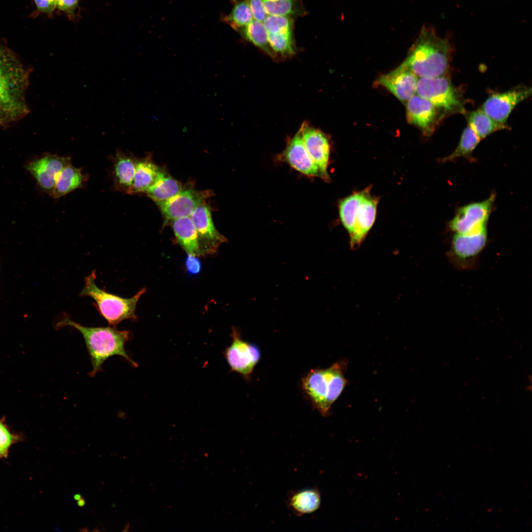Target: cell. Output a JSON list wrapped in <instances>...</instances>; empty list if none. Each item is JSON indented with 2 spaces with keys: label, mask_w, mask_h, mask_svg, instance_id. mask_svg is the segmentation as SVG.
<instances>
[{
  "label": "cell",
  "mask_w": 532,
  "mask_h": 532,
  "mask_svg": "<svg viewBox=\"0 0 532 532\" xmlns=\"http://www.w3.org/2000/svg\"><path fill=\"white\" fill-rule=\"evenodd\" d=\"M29 70L15 54L0 44V127L8 126L30 112L26 100Z\"/></svg>",
  "instance_id": "obj_1"
},
{
  "label": "cell",
  "mask_w": 532,
  "mask_h": 532,
  "mask_svg": "<svg viewBox=\"0 0 532 532\" xmlns=\"http://www.w3.org/2000/svg\"><path fill=\"white\" fill-rule=\"evenodd\" d=\"M70 327L77 330L83 336L90 356L92 366L89 373L94 377L102 370L104 362L113 356L123 357L134 367L137 364L129 356L125 349V344L131 338V332L119 330L115 327H89L78 324L64 314L57 324V327Z\"/></svg>",
  "instance_id": "obj_2"
},
{
  "label": "cell",
  "mask_w": 532,
  "mask_h": 532,
  "mask_svg": "<svg viewBox=\"0 0 532 532\" xmlns=\"http://www.w3.org/2000/svg\"><path fill=\"white\" fill-rule=\"evenodd\" d=\"M453 51L448 36L438 35L433 28L425 27L401 65L420 77L443 76L449 67Z\"/></svg>",
  "instance_id": "obj_3"
},
{
  "label": "cell",
  "mask_w": 532,
  "mask_h": 532,
  "mask_svg": "<svg viewBox=\"0 0 532 532\" xmlns=\"http://www.w3.org/2000/svg\"><path fill=\"white\" fill-rule=\"evenodd\" d=\"M346 365L340 361L326 368L312 369L301 379L303 391L312 406L324 416L330 414L331 406L346 386Z\"/></svg>",
  "instance_id": "obj_4"
},
{
  "label": "cell",
  "mask_w": 532,
  "mask_h": 532,
  "mask_svg": "<svg viewBox=\"0 0 532 532\" xmlns=\"http://www.w3.org/2000/svg\"><path fill=\"white\" fill-rule=\"evenodd\" d=\"M369 187L355 192L339 203V217L349 235L352 249L361 245L375 222L379 198L372 196Z\"/></svg>",
  "instance_id": "obj_5"
},
{
  "label": "cell",
  "mask_w": 532,
  "mask_h": 532,
  "mask_svg": "<svg viewBox=\"0 0 532 532\" xmlns=\"http://www.w3.org/2000/svg\"><path fill=\"white\" fill-rule=\"evenodd\" d=\"M96 279L95 271L85 277L79 295L93 299L100 314L109 325L115 327L125 320H136V306L145 289H142L131 298H124L100 288L96 284Z\"/></svg>",
  "instance_id": "obj_6"
},
{
  "label": "cell",
  "mask_w": 532,
  "mask_h": 532,
  "mask_svg": "<svg viewBox=\"0 0 532 532\" xmlns=\"http://www.w3.org/2000/svg\"><path fill=\"white\" fill-rule=\"evenodd\" d=\"M416 93L445 113L464 111L461 93L444 75L420 77L417 80Z\"/></svg>",
  "instance_id": "obj_7"
},
{
  "label": "cell",
  "mask_w": 532,
  "mask_h": 532,
  "mask_svg": "<svg viewBox=\"0 0 532 532\" xmlns=\"http://www.w3.org/2000/svg\"><path fill=\"white\" fill-rule=\"evenodd\" d=\"M487 241V227L471 233H454L448 252L449 260L457 268L472 269Z\"/></svg>",
  "instance_id": "obj_8"
},
{
  "label": "cell",
  "mask_w": 532,
  "mask_h": 532,
  "mask_svg": "<svg viewBox=\"0 0 532 532\" xmlns=\"http://www.w3.org/2000/svg\"><path fill=\"white\" fill-rule=\"evenodd\" d=\"M232 337V343L225 350V358L232 371L248 380L261 359L260 350L255 344L243 340L236 328H233Z\"/></svg>",
  "instance_id": "obj_9"
},
{
  "label": "cell",
  "mask_w": 532,
  "mask_h": 532,
  "mask_svg": "<svg viewBox=\"0 0 532 532\" xmlns=\"http://www.w3.org/2000/svg\"><path fill=\"white\" fill-rule=\"evenodd\" d=\"M495 197V194H492L483 201L460 207L449 222L450 230L454 233H466L487 227Z\"/></svg>",
  "instance_id": "obj_10"
},
{
  "label": "cell",
  "mask_w": 532,
  "mask_h": 532,
  "mask_svg": "<svg viewBox=\"0 0 532 532\" xmlns=\"http://www.w3.org/2000/svg\"><path fill=\"white\" fill-rule=\"evenodd\" d=\"M531 94V87L520 86L492 94L485 100L480 109L497 123L507 127V120L512 111Z\"/></svg>",
  "instance_id": "obj_11"
},
{
  "label": "cell",
  "mask_w": 532,
  "mask_h": 532,
  "mask_svg": "<svg viewBox=\"0 0 532 532\" xmlns=\"http://www.w3.org/2000/svg\"><path fill=\"white\" fill-rule=\"evenodd\" d=\"M70 163L69 157L47 153L28 163L26 167L34 177L40 188L51 196L59 174Z\"/></svg>",
  "instance_id": "obj_12"
},
{
  "label": "cell",
  "mask_w": 532,
  "mask_h": 532,
  "mask_svg": "<svg viewBox=\"0 0 532 532\" xmlns=\"http://www.w3.org/2000/svg\"><path fill=\"white\" fill-rule=\"evenodd\" d=\"M212 193L209 190L182 189L173 197L157 204L160 207L166 222H167L180 218L189 217L196 208L205 202Z\"/></svg>",
  "instance_id": "obj_13"
},
{
  "label": "cell",
  "mask_w": 532,
  "mask_h": 532,
  "mask_svg": "<svg viewBox=\"0 0 532 532\" xmlns=\"http://www.w3.org/2000/svg\"><path fill=\"white\" fill-rule=\"evenodd\" d=\"M305 146L318 166L320 178L329 182L330 177L327 169L330 154V144L327 135L320 130L304 122L300 127Z\"/></svg>",
  "instance_id": "obj_14"
},
{
  "label": "cell",
  "mask_w": 532,
  "mask_h": 532,
  "mask_svg": "<svg viewBox=\"0 0 532 532\" xmlns=\"http://www.w3.org/2000/svg\"><path fill=\"white\" fill-rule=\"evenodd\" d=\"M278 159L308 176L320 177L319 168L308 153L304 144L301 129L290 139Z\"/></svg>",
  "instance_id": "obj_15"
},
{
  "label": "cell",
  "mask_w": 532,
  "mask_h": 532,
  "mask_svg": "<svg viewBox=\"0 0 532 532\" xmlns=\"http://www.w3.org/2000/svg\"><path fill=\"white\" fill-rule=\"evenodd\" d=\"M189 217L197 231L205 254L216 252L218 246L227 239L215 228L209 207L204 202L197 207Z\"/></svg>",
  "instance_id": "obj_16"
},
{
  "label": "cell",
  "mask_w": 532,
  "mask_h": 532,
  "mask_svg": "<svg viewBox=\"0 0 532 532\" xmlns=\"http://www.w3.org/2000/svg\"><path fill=\"white\" fill-rule=\"evenodd\" d=\"M417 76L400 65L394 70L382 75L376 83L391 92L400 101H407L416 93Z\"/></svg>",
  "instance_id": "obj_17"
},
{
  "label": "cell",
  "mask_w": 532,
  "mask_h": 532,
  "mask_svg": "<svg viewBox=\"0 0 532 532\" xmlns=\"http://www.w3.org/2000/svg\"><path fill=\"white\" fill-rule=\"evenodd\" d=\"M437 109L428 100L414 95L407 101V120L417 126L425 135L430 136L440 118Z\"/></svg>",
  "instance_id": "obj_18"
},
{
  "label": "cell",
  "mask_w": 532,
  "mask_h": 532,
  "mask_svg": "<svg viewBox=\"0 0 532 532\" xmlns=\"http://www.w3.org/2000/svg\"><path fill=\"white\" fill-rule=\"evenodd\" d=\"M171 222L177 242L187 254L197 256L205 254L200 237L190 217L176 219Z\"/></svg>",
  "instance_id": "obj_19"
},
{
  "label": "cell",
  "mask_w": 532,
  "mask_h": 532,
  "mask_svg": "<svg viewBox=\"0 0 532 532\" xmlns=\"http://www.w3.org/2000/svg\"><path fill=\"white\" fill-rule=\"evenodd\" d=\"M136 160L130 154L117 150L113 161L112 175L117 190L128 194L135 170Z\"/></svg>",
  "instance_id": "obj_20"
},
{
  "label": "cell",
  "mask_w": 532,
  "mask_h": 532,
  "mask_svg": "<svg viewBox=\"0 0 532 532\" xmlns=\"http://www.w3.org/2000/svg\"><path fill=\"white\" fill-rule=\"evenodd\" d=\"M88 176L82 173L81 168L69 164L59 174L51 196L59 199L73 191L82 188Z\"/></svg>",
  "instance_id": "obj_21"
},
{
  "label": "cell",
  "mask_w": 532,
  "mask_h": 532,
  "mask_svg": "<svg viewBox=\"0 0 532 532\" xmlns=\"http://www.w3.org/2000/svg\"><path fill=\"white\" fill-rule=\"evenodd\" d=\"M160 170L149 157L136 161L132 185L128 194L146 193L155 181Z\"/></svg>",
  "instance_id": "obj_22"
},
{
  "label": "cell",
  "mask_w": 532,
  "mask_h": 532,
  "mask_svg": "<svg viewBox=\"0 0 532 532\" xmlns=\"http://www.w3.org/2000/svg\"><path fill=\"white\" fill-rule=\"evenodd\" d=\"M182 189L180 182L160 169L155 181L146 193L150 199L158 203L173 197Z\"/></svg>",
  "instance_id": "obj_23"
},
{
  "label": "cell",
  "mask_w": 532,
  "mask_h": 532,
  "mask_svg": "<svg viewBox=\"0 0 532 532\" xmlns=\"http://www.w3.org/2000/svg\"><path fill=\"white\" fill-rule=\"evenodd\" d=\"M238 32L246 40L260 48L273 58L276 57L268 41V33L263 22L253 20Z\"/></svg>",
  "instance_id": "obj_24"
},
{
  "label": "cell",
  "mask_w": 532,
  "mask_h": 532,
  "mask_svg": "<svg viewBox=\"0 0 532 532\" xmlns=\"http://www.w3.org/2000/svg\"><path fill=\"white\" fill-rule=\"evenodd\" d=\"M267 15L294 17L306 14L302 0H262Z\"/></svg>",
  "instance_id": "obj_25"
},
{
  "label": "cell",
  "mask_w": 532,
  "mask_h": 532,
  "mask_svg": "<svg viewBox=\"0 0 532 532\" xmlns=\"http://www.w3.org/2000/svg\"><path fill=\"white\" fill-rule=\"evenodd\" d=\"M467 119L468 126L480 139L485 138L495 132L507 127L495 122L481 109L468 113Z\"/></svg>",
  "instance_id": "obj_26"
},
{
  "label": "cell",
  "mask_w": 532,
  "mask_h": 532,
  "mask_svg": "<svg viewBox=\"0 0 532 532\" xmlns=\"http://www.w3.org/2000/svg\"><path fill=\"white\" fill-rule=\"evenodd\" d=\"M289 502L296 513H310L316 511L320 506V494L315 489L302 490L294 494L291 497Z\"/></svg>",
  "instance_id": "obj_27"
},
{
  "label": "cell",
  "mask_w": 532,
  "mask_h": 532,
  "mask_svg": "<svg viewBox=\"0 0 532 532\" xmlns=\"http://www.w3.org/2000/svg\"><path fill=\"white\" fill-rule=\"evenodd\" d=\"M233 7L231 12L222 18L225 23L238 32L254 19L247 0H231Z\"/></svg>",
  "instance_id": "obj_28"
},
{
  "label": "cell",
  "mask_w": 532,
  "mask_h": 532,
  "mask_svg": "<svg viewBox=\"0 0 532 532\" xmlns=\"http://www.w3.org/2000/svg\"><path fill=\"white\" fill-rule=\"evenodd\" d=\"M480 140L468 126L464 130L456 148L451 154L443 158L441 162H452L460 158L469 157Z\"/></svg>",
  "instance_id": "obj_29"
},
{
  "label": "cell",
  "mask_w": 532,
  "mask_h": 532,
  "mask_svg": "<svg viewBox=\"0 0 532 532\" xmlns=\"http://www.w3.org/2000/svg\"><path fill=\"white\" fill-rule=\"evenodd\" d=\"M268 41L276 57H288L296 53L293 31L268 33Z\"/></svg>",
  "instance_id": "obj_30"
},
{
  "label": "cell",
  "mask_w": 532,
  "mask_h": 532,
  "mask_svg": "<svg viewBox=\"0 0 532 532\" xmlns=\"http://www.w3.org/2000/svg\"><path fill=\"white\" fill-rule=\"evenodd\" d=\"M267 33L293 31L294 21L292 17L267 15L263 21Z\"/></svg>",
  "instance_id": "obj_31"
},
{
  "label": "cell",
  "mask_w": 532,
  "mask_h": 532,
  "mask_svg": "<svg viewBox=\"0 0 532 532\" xmlns=\"http://www.w3.org/2000/svg\"><path fill=\"white\" fill-rule=\"evenodd\" d=\"M18 439V437L12 434L5 426L0 422V450L6 456L9 447Z\"/></svg>",
  "instance_id": "obj_32"
},
{
  "label": "cell",
  "mask_w": 532,
  "mask_h": 532,
  "mask_svg": "<svg viewBox=\"0 0 532 532\" xmlns=\"http://www.w3.org/2000/svg\"><path fill=\"white\" fill-rule=\"evenodd\" d=\"M254 20L263 22L267 16L262 0H247Z\"/></svg>",
  "instance_id": "obj_33"
},
{
  "label": "cell",
  "mask_w": 532,
  "mask_h": 532,
  "mask_svg": "<svg viewBox=\"0 0 532 532\" xmlns=\"http://www.w3.org/2000/svg\"><path fill=\"white\" fill-rule=\"evenodd\" d=\"M186 271L189 275H195L200 272L201 263L197 256L188 254L185 261Z\"/></svg>",
  "instance_id": "obj_34"
},
{
  "label": "cell",
  "mask_w": 532,
  "mask_h": 532,
  "mask_svg": "<svg viewBox=\"0 0 532 532\" xmlns=\"http://www.w3.org/2000/svg\"><path fill=\"white\" fill-rule=\"evenodd\" d=\"M38 9L43 12H52L57 5L56 0H34Z\"/></svg>",
  "instance_id": "obj_35"
},
{
  "label": "cell",
  "mask_w": 532,
  "mask_h": 532,
  "mask_svg": "<svg viewBox=\"0 0 532 532\" xmlns=\"http://www.w3.org/2000/svg\"><path fill=\"white\" fill-rule=\"evenodd\" d=\"M78 0H56L57 5L61 10L70 12L77 6Z\"/></svg>",
  "instance_id": "obj_36"
},
{
  "label": "cell",
  "mask_w": 532,
  "mask_h": 532,
  "mask_svg": "<svg viewBox=\"0 0 532 532\" xmlns=\"http://www.w3.org/2000/svg\"><path fill=\"white\" fill-rule=\"evenodd\" d=\"M77 503L79 507H83L85 505L86 501L85 499L82 498L81 499L77 501Z\"/></svg>",
  "instance_id": "obj_37"
},
{
  "label": "cell",
  "mask_w": 532,
  "mask_h": 532,
  "mask_svg": "<svg viewBox=\"0 0 532 532\" xmlns=\"http://www.w3.org/2000/svg\"><path fill=\"white\" fill-rule=\"evenodd\" d=\"M82 498V496L80 494H76L74 495V496H73L74 499L76 501L78 500L79 499H80Z\"/></svg>",
  "instance_id": "obj_38"
},
{
  "label": "cell",
  "mask_w": 532,
  "mask_h": 532,
  "mask_svg": "<svg viewBox=\"0 0 532 532\" xmlns=\"http://www.w3.org/2000/svg\"><path fill=\"white\" fill-rule=\"evenodd\" d=\"M7 456L0 450V458L2 457H6Z\"/></svg>",
  "instance_id": "obj_39"
}]
</instances>
